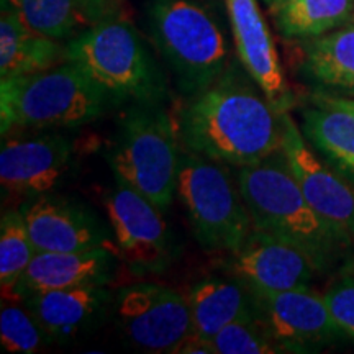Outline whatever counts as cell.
Wrapping results in <instances>:
<instances>
[{
	"mask_svg": "<svg viewBox=\"0 0 354 354\" xmlns=\"http://www.w3.org/2000/svg\"><path fill=\"white\" fill-rule=\"evenodd\" d=\"M66 61L59 39L33 32L2 8L0 15V79L41 73Z\"/></svg>",
	"mask_w": 354,
	"mask_h": 354,
	"instance_id": "d6986e66",
	"label": "cell"
},
{
	"mask_svg": "<svg viewBox=\"0 0 354 354\" xmlns=\"http://www.w3.org/2000/svg\"><path fill=\"white\" fill-rule=\"evenodd\" d=\"M282 153L305 198L318 215L354 243V187L331 167L323 165L308 148L304 131L295 125L287 110L282 112Z\"/></svg>",
	"mask_w": 354,
	"mask_h": 354,
	"instance_id": "4fadbf2b",
	"label": "cell"
},
{
	"mask_svg": "<svg viewBox=\"0 0 354 354\" xmlns=\"http://www.w3.org/2000/svg\"><path fill=\"white\" fill-rule=\"evenodd\" d=\"M115 320L133 346L146 353H177L194 335L187 295L158 284H133L115 295Z\"/></svg>",
	"mask_w": 354,
	"mask_h": 354,
	"instance_id": "ba28073f",
	"label": "cell"
},
{
	"mask_svg": "<svg viewBox=\"0 0 354 354\" xmlns=\"http://www.w3.org/2000/svg\"><path fill=\"white\" fill-rule=\"evenodd\" d=\"M177 197L187 212L194 236L205 250L236 253L253 232L236 177L223 162L184 149Z\"/></svg>",
	"mask_w": 354,
	"mask_h": 354,
	"instance_id": "52a82bcc",
	"label": "cell"
},
{
	"mask_svg": "<svg viewBox=\"0 0 354 354\" xmlns=\"http://www.w3.org/2000/svg\"><path fill=\"white\" fill-rule=\"evenodd\" d=\"M351 24H354V13H353V19H351Z\"/></svg>",
	"mask_w": 354,
	"mask_h": 354,
	"instance_id": "4dcf8cb0",
	"label": "cell"
},
{
	"mask_svg": "<svg viewBox=\"0 0 354 354\" xmlns=\"http://www.w3.org/2000/svg\"><path fill=\"white\" fill-rule=\"evenodd\" d=\"M20 210L38 253H76L109 241L100 220L69 198L46 194L25 202Z\"/></svg>",
	"mask_w": 354,
	"mask_h": 354,
	"instance_id": "5bb4252c",
	"label": "cell"
},
{
	"mask_svg": "<svg viewBox=\"0 0 354 354\" xmlns=\"http://www.w3.org/2000/svg\"><path fill=\"white\" fill-rule=\"evenodd\" d=\"M325 97H328V99L336 105H342V107L354 110V99H342V97H331V95H325Z\"/></svg>",
	"mask_w": 354,
	"mask_h": 354,
	"instance_id": "f1b7e54d",
	"label": "cell"
},
{
	"mask_svg": "<svg viewBox=\"0 0 354 354\" xmlns=\"http://www.w3.org/2000/svg\"><path fill=\"white\" fill-rule=\"evenodd\" d=\"M115 245L131 272H165L176 258V243L165 214L130 185L118 183L105 198Z\"/></svg>",
	"mask_w": 354,
	"mask_h": 354,
	"instance_id": "9c48e42d",
	"label": "cell"
},
{
	"mask_svg": "<svg viewBox=\"0 0 354 354\" xmlns=\"http://www.w3.org/2000/svg\"><path fill=\"white\" fill-rule=\"evenodd\" d=\"M264 92L234 71L187 97L177 130L184 148L234 167L258 165L282 149L284 118Z\"/></svg>",
	"mask_w": 354,
	"mask_h": 354,
	"instance_id": "6da1fadb",
	"label": "cell"
},
{
	"mask_svg": "<svg viewBox=\"0 0 354 354\" xmlns=\"http://www.w3.org/2000/svg\"><path fill=\"white\" fill-rule=\"evenodd\" d=\"M24 300L50 342L66 343L100 325L112 294L102 284H87L37 292Z\"/></svg>",
	"mask_w": 354,
	"mask_h": 354,
	"instance_id": "2e32d148",
	"label": "cell"
},
{
	"mask_svg": "<svg viewBox=\"0 0 354 354\" xmlns=\"http://www.w3.org/2000/svg\"><path fill=\"white\" fill-rule=\"evenodd\" d=\"M253 228L297 243L312 254L322 272L351 245L305 198L282 149L236 174Z\"/></svg>",
	"mask_w": 354,
	"mask_h": 354,
	"instance_id": "7a4b0ae2",
	"label": "cell"
},
{
	"mask_svg": "<svg viewBox=\"0 0 354 354\" xmlns=\"http://www.w3.org/2000/svg\"><path fill=\"white\" fill-rule=\"evenodd\" d=\"M112 104L105 88L64 61L41 73L0 79V128L69 130L99 118Z\"/></svg>",
	"mask_w": 354,
	"mask_h": 354,
	"instance_id": "277c9868",
	"label": "cell"
},
{
	"mask_svg": "<svg viewBox=\"0 0 354 354\" xmlns=\"http://www.w3.org/2000/svg\"><path fill=\"white\" fill-rule=\"evenodd\" d=\"M37 253L21 210L3 212L0 221V286L3 295H15L17 284Z\"/></svg>",
	"mask_w": 354,
	"mask_h": 354,
	"instance_id": "cb8c5ba5",
	"label": "cell"
},
{
	"mask_svg": "<svg viewBox=\"0 0 354 354\" xmlns=\"http://www.w3.org/2000/svg\"><path fill=\"white\" fill-rule=\"evenodd\" d=\"M177 125L161 104L133 105L118 123L110 148L115 180L130 185L162 214L177 194L180 153Z\"/></svg>",
	"mask_w": 354,
	"mask_h": 354,
	"instance_id": "8992f818",
	"label": "cell"
},
{
	"mask_svg": "<svg viewBox=\"0 0 354 354\" xmlns=\"http://www.w3.org/2000/svg\"><path fill=\"white\" fill-rule=\"evenodd\" d=\"M0 342L8 353L32 354L50 342L28 308L7 305L0 313Z\"/></svg>",
	"mask_w": 354,
	"mask_h": 354,
	"instance_id": "484cf974",
	"label": "cell"
},
{
	"mask_svg": "<svg viewBox=\"0 0 354 354\" xmlns=\"http://www.w3.org/2000/svg\"><path fill=\"white\" fill-rule=\"evenodd\" d=\"M302 73L322 87L354 92V24L305 39Z\"/></svg>",
	"mask_w": 354,
	"mask_h": 354,
	"instance_id": "44dd1931",
	"label": "cell"
},
{
	"mask_svg": "<svg viewBox=\"0 0 354 354\" xmlns=\"http://www.w3.org/2000/svg\"><path fill=\"white\" fill-rule=\"evenodd\" d=\"M81 2L91 25L118 13V0H81Z\"/></svg>",
	"mask_w": 354,
	"mask_h": 354,
	"instance_id": "83f0119b",
	"label": "cell"
},
{
	"mask_svg": "<svg viewBox=\"0 0 354 354\" xmlns=\"http://www.w3.org/2000/svg\"><path fill=\"white\" fill-rule=\"evenodd\" d=\"M66 61L77 64L105 88L112 104H161L166 77L131 21L107 17L71 38Z\"/></svg>",
	"mask_w": 354,
	"mask_h": 354,
	"instance_id": "5b68a950",
	"label": "cell"
},
{
	"mask_svg": "<svg viewBox=\"0 0 354 354\" xmlns=\"http://www.w3.org/2000/svg\"><path fill=\"white\" fill-rule=\"evenodd\" d=\"M149 37L185 97L205 91L228 71L232 48L223 21L198 0H149Z\"/></svg>",
	"mask_w": 354,
	"mask_h": 354,
	"instance_id": "3957f363",
	"label": "cell"
},
{
	"mask_svg": "<svg viewBox=\"0 0 354 354\" xmlns=\"http://www.w3.org/2000/svg\"><path fill=\"white\" fill-rule=\"evenodd\" d=\"M263 2H264L266 6H268L269 8H271V10H274V8H277V7L284 6V3L290 2V0H263Z\"/></svg>",
	"mask_w": 354,
	"mask_h": 354,
	"instance_id": "f546056e",
	"label": "cell"
},
{
	"mask_svg": "<svg viewBox=\"0 0 354 354\" xmlns=\"http://www.w3.org/2000/svg\"><path fill=\"white\" fill-rule=\"evenodd\" d=\"M228 271L253 292H284L307 289L322 269L297 243L253 228L245 245L232 253Z\"/></svg>",
	"mask_w": 354,
	"mask_h": 354,
	"instance_id": "8fae6325",
	"label": "cell"
},
{
	"mask_svg": "<svg viewBox=\"0 0 354 354\" xmlns=\"http://www.w3.org/2000/svg\"><path fill=\"white\" fill-rule=\"evenodd\" d=\"M74 161L68 136L46 133L30 138L3 140L0 149V183L17 197L37 198L64 183Z\"/></svg>",
	"mask_w": 354,
	"mask_h": 354,
	"instance_id": "7c38bea8",
	"label": "cell"
},
{
	"mask_svg": "<svg viewBox=\"0 0 354 354\" xmlns=\"http://www.w3.org/2000/svg\"><path fill=\"white\" fill-rule=\"evenodd\" d=\"M271 12L282 37L305 41L351 21L354 0H290Z\"/></svg>",
	"mask_w": 354,
	"mask_h": 354,
	"instance_id": "7402d4cb",
	"label": "cell"
},
{
	"mask_svg": "<svg viewBox=\"0 0 354 354\" xmlns=\"http://www.w3.org/2000/svg\"><path fill=\"white\" fill-rule=\"evenodd\" d=\"M333 320L351 342H354V274L335 281L323 294Z\"/></svg>",
	"mask_w": 354,
	"mask_h": 354,
	"instance_id": "4316f807",
	"label": "cell"
},
{
	"mask_svg": "<svg viewBox=\"0 0 354 354\" xmlns=\"http://www.w3.org/2000/svg\"><path fill=\"white\" fill-rule=\"evenodd\" d=\"M254 295L259 320L282 351H308L349 339L331 317L323 295L310 287Z\"/></svg>",
	"mask_w": 354,
	"mask_h": 354,
	"instance_id": "30bf717a",
	"label": "cell"
},
{
	"mask_svg": "<svg viewBox=\"0 0 354 354\" xmlns=\"http://www.w3.org/2000/svg\"><path fill=\"white\" fill-rule=\"evenodd\" d=\"M2 8L15 13L33 32L59 41L91 25L81 0H2Z\"/></svg>",
	"mask_w": 354,
	"mask_h": 354,
	"instance_id": "603a6c76",
	"label": "cell"
},
{
	"mask_svg": "<svg viewBox=\"0 0 354 354\" xmlns=\"http://www.w3.org/2000/svg\"><path fill=\"white\" fill-rule=\"evenodd\" d=\"M212 344L215 354H272L282 351L266 331L258 310L221 328L212 338Z\"/></svg>",
	"mask_w": 354,
	"mask_h": 354,
	"instance_id": "d4e9b609",
	"label": "cell"
},
{
	"mask_svg": "<svg viewBox=\"0 0 354 354\" xmlns=\"http://www.w3.org/2000/svg\"><path fill=\"white\" fill-rule=\"evenodd\" d=\"M238 59L251 81L279 110L290 104L284 71L263 13L256 0H225Z\"/></svg>",
	"mask_w": 354,
	"mask_h": 354,
	"instance_id": "9a60e30c",
	"label": "cell"
},
{
	"mask_svg": "<svg viewBox=\"0 0 354 354\" xmlns=\"http://www.w3.org/2000/svg\"><path fill=\"white\" fill-rule=\"evenodd\" d=\"M115 258L105 246L76 253H37L15 287V295L25 299L37 292L110 282Z\"/></svg>",
	"mask_w": 354,
	"mask_h": 354,
	"instance_id": "e0dca14e",
	"label": "cell"
},
{
	"mask_svg": "<svg viewBox=\"0 0 354 354\" xmlns=\"http://www.w3.org/2000/svg\"><path fill=\"white\" fill-rule=\"evenodd\" d=\"M315 107L302 112V131L343 174L354 180V110L342 107L328 97H315Z\"/></svg>",
	"mask_w": 354,
	"mask_h": 354,
	"instance_id": "ffe728a7",
	"label": "cell"
},
{
	"mask_svg": "<svg viewBox=\"0 0 354 354\" xmlns=\"http://www.w3.org/2000/svg\"><path fill=\"white\" fill-rule=\"evenodd\" d=\"M194 335L212 342L221 328L256 312V295L238 277H207L187 295Z\"/></svg>",
	"mask_w": 354,
	"mask_h": 354,
	"instance_id": "ac0fdd59",
	"label": "cell"
}]
</instances>
